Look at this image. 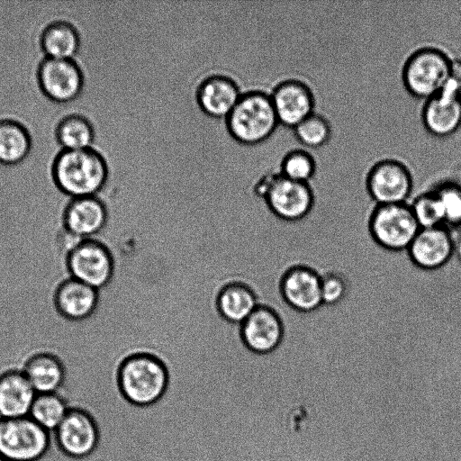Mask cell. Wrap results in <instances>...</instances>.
Wrapping results in <instances>:
<instances>
[{"instance_id":"cell-32","label":"cell","mask_w":461,"mask_h":461,"mask_svg":"<svg viewBox=\"0 0 461 461\" xmlns=\"http://www.w3.org/2000/svg\"><path fill=\"white\" fill-rule=\"evenodd\" d=\"M447 86L461 93V59H452Z\"/></svg>"},{"instance_id":"cell-33","label":"cell","mask_w":461,"mask_h":461,"mask_svg":"<svg viewBox=\"0 0 461 461\" xmlns=\"http://www.w3.org/2000/svg\"><path fill=\"white\" fill-rule=\"evenodd\" d=\"M450 231L454 240V256L461 262V229Z\"/></svg>"},{"instance_id":"cell-8","label":"cell","mask_w":461,"mask_h":461,"mask_svg":"<svg viewBox=\"0 0 461 461\" xmlns=\"http://www.w3.org/2000/svg\"><path fill=\"white\" fill-rule=\"evenodd\" d=\"M420 230L409 203L379 204L371 221V230L383 247L407 249Z\"/></svg>"},{"instance_id":"cell-25","label":"cell","mask_w":461,"mask_h":461,"mask_svg":"<svg viewBox=\"0 0 461 461\" xmlns=\"http://www.w3.org/2000/svg\"><path fill=\"white\" fill-rule=\"evenodd\" d=\"M218 306L225 319L242 324L257 309L258 303L255 294L249 288L233 284L221 292Z\"/></svg>"},{"instance_id":"cell-1","label":"cell","mask_w":461,"mask_h":461,"mask_svg":"<svg viewBox=\"0 0 461 461\" xmlns=\"http://www.w3.org/2000/svg\"><path fill=\"white\" fill-rule=\"evenodd\" d=\"M51 176L58 190L69 198L95 196L109 182V167L94 147L62 149L52 162Z\"/></svg>"},{"instance_id":"cell-23","label":"cell","mask_w":461,"mask_h":461,"mask_svg":"<svg viewBox=\"0 0 461 461\" xmlns=\"http://www.w3.org/2000/svg\"><path fill=\"white\" fill-rule=\"evenodd\" d=\"M32 149L28 129L13 119L0 120V164L15 166L23 162Z\"/></svg>"},{"instance_id":"cell-11","label":"cell","mask_w":461,"mask_h":461,"mask_svg":"<svg viewBox=\"0 0 461 461\" xmlns=\"http://www.w3.org/2000/svg\"><path fill=\"white\" fill-rule=\"evenodd\" d=\"M269 94L281 125L294 129L315 113L314 94L309 85L301 79H284Z\"/></svg>"},{"instance_id":"cell-22","label":"cell","mask_w":461,"mask_h":461,"mask_svg":"<svg viewBox=\"0 0 461 461\" xmlns=\"http://www.w3.org/2000/svg\"><path fill=\"white\" fill-rule=\"evenodd\" d=\"M40 45L46 58L74 59L79 50L80 35L73 23L57 20L43 29Z\"/></svg>"},{"instance_id":"cell-3","label":"cell","mask_w":461,"mask_h":461,"mask_svg":"<svg viewBox=\"0 0 461 461\" xmlns=\"http://www.w3.org/2000/svg\"><path fill=\"white\" fill-rule=\"evenodd\" d=\"M452 59L435 46H424L412 51L402 69L406 91L413 97L426 101L447 85Z\"/></svg>"},{"instance_id":"cell-34","label":"cell","mask_w":461,"mask_h":461,"mask_svg":"<svg viewBox=\"0 0 461 461\" xmlns=\"http://www.w3.org/2000/svg\"><path fill=\"white\" fill-rule=\"evenodd\" d=\"M0 461H6L3 456H0Z\"/></svg>"},{"instance_id":"cell-24","label":"cell","mask_w":461,"mask_h":461,"mask_svg":"<svg viewBox=\"0 0 461 461\" xmlns=\"http://www.w3.org/2000/svg\"><path fill=\"white\" fill-rule=\"evenodd\" d=\"M55 137L62 149H84L93 147L95 132L93 123L86 116L70 113L58 122Z\"/></svg>"},{"instance_id":"cell-15","label":"cell","mask_w":461,"mask_h":461,"mask_svg":"<svg viewBox=\"0 0 461 461\" xmlns=\"http://www.w3.org/2000/svg\"><path fill=\"white\" fill-rule=\"evenodd\" d=\"M107 220L102 199L95 196L70 198L64 212V227L73 237L84 240L98 234Z\"/></svg>"},{"instance_id":"cell-12","label":"cell","mask_w":461,"mask_h":461,"mask_svg":"<svg viewBox=\"0 0 461 461\" xmlns=\"http://www.w3.org/2000/svg\"><path fill=\"white\" fill-rule=\"evenodd\" d=\"M54 432L59 447L73 457L88 456L98 443L95 421L78 407L68 406L65 418Z\"/></svg>"},{"instance_id":"cell-30","label":"cell","mask_w":461,"mask_h":461,"mask_svg":"<svg viewBox=\"0 0 461 461\" xmlns=\"http://www.w3.org/2000/svg\"><path fill=\"white\" fill-rule=\"evenodd\" d=\"M316 167L315 158L309 151L294 149L282 158L279 173L294 181L311 183L316 174Z\"/></svg>"},{"instance_id":"cell-20","label":"cell","mask_w":461,"mask_h":461,"mask_svg":"<svg viewBox=\"0 0 461 461\" xmlns=\"http://www.w3.org/2000/svg\"><path fill=\"white\" fill-rule=\"evenodd\" d=\"M97 303L98 291L72 277L59 285L55 295L59 312L71 321H81L91 316Z\"/></svg>"},{"instance_id":"cell-6","label":"cell","mask_w":461,"mask_h":461,"mask_svg":"<svg viewBox=\"0 0 461 461\" xmlns=\"http://www.w3.org/2000/svg\"><path fill=\"white\" fill-rule=\"evenodd\" d=\"M51 431L30 416L0 418V456L6 461H36L48 450Z\"/></svg>"},{"instance_id":"cell-28","label":"cell","mask_w":461,"mask_h":461,"mask_svg":"<svg viewBox=\"0 0 461 461\" xmlns=\"http://www.w3.org/2000/svg\"><path fill=\"white\" fill-rule=\"evenodd\" d=\"M296 140L308 149L325 146L332 135L330 122L323 115L313 113L294 129Z\"/></svg>"},{"instance_id":"cell-21","label":"cell","mask_w":461,"mask_h":461,"mask_svg":"<svg viewBox=\"0 0 461 461\" xmlns=\"http://www.w3.org/2000/svg\"><path fill=\"white\" fill-rule=\"evenodd\" d=\"M23 372L37 393H58L65 381V368L50 353H39L25 364Z\"/></svg>"},{"instance_id":"cell-7","label":"cell","mask_w":461,"mask_h":461,"mask_svg":"<svg viewBox=\"0 0 461 461\" xmlns=\"http://www.w3.org/2000/svg\"><path fill=\"white\" fill-rule=\"evenodd\" d=\"M364 186L377 204L408 203L415 192L410 168L395 158L376 161L366 173Z\"/></svg>"},{"instance_id":"cell-31","label":"cell","mask_w":461,"mask_h":461,"mask_svg":"<svg viewBox=\"0 0 461 461\" xmlns=\"http://www.w3.org/2000/svg\"><path fill=\"white\" fill-rule=\"evenodd\" d=\"M321 300L326 305H334L341 302L347 293L344 280L338 275L330 274L321 276Z\"/></svg>"},{"instance_id":"cell-19","label":"cell","mask_w":461,"mask_h":461,"mask_svg":"<svg viewBox=\"0 0 461 461\" xmlns=\"http://www.w3.org/2000/svg\"><path fill=\"white\" fill-rule=\"evenodd\" d=\"M37 393L23 371H10L0 376V418L30 415Z\"/></svg>"},{"instance_id":"cell-26","label":"cell","mask_w":461,"mask_h":461,"mask_svg":"<svg viewBox=\"0 0 461 461\" xmlns=\"http://www.w3.org/2000/svg\"><path fill=\"white\" fill-rule=\"evenodd\" d=\"M68 410L66 400L59 393H37L31 408L30 417L48 431H54Z\"/></svg>"},{"instance_id":"cell-14","label":"cell","mask_w":461,"mask_h":461,"mask_svg":"<svg viewBox=\"0 0 461 461\" xmlns=\"http://www.w3.org/2000/svg\"><path fill=\"white\" fill-rule=\"evenodd\" d=\"M241 94L234 78L224 74H212L204 77L197 86L195 101L205 115L225 120Z\"/></svg>"},{"instance_id":"cell-17","label":"cell","mask_w":461,"mask_h":461,"mask_svg":"<svg viewBox=\"0 0 461 461\" xmlns=\"http://www.w3.org/2000/svg\"><path fill=\"white\" fill-rule=\"evenodd\" d=\"M321 278L313 270L298 267L291 269L282 282V293L286 302L301 312H311L321 303Z\"/></svg>"},{"instance_id":"cell-9","label":"cell","mask_w":461,"mask_h":461,"mask_svg":"<svg viewBox=\"0 0 461 461\" xmlns=\"http://www.w3.org/2000/svg\"><path fill=\"white\" fill-rule=\"evenodd\" d=\"M37 81L50 100L65 104L77 99L84 87V74L74 59L44 58L37 69Z\"/></svg>"},{"instance_id":"cell-4","label":"cell","mask_w":461,"mask_h":461,"mask_svg":"<svg viewBox=\"0 0 461 461\" xmlns=\"http://www.w3.org/2000/svg\"><path fill=\"white\" fill-rule=\"evenodd\" d=\"M256 194L263 196L279 218L295 221L306 216L313 206L314 190L311 183L289 179L269 173L253 182Z\"/></svg>"},{"instance_id":"cell-10","label":"cell","mask_w":461,"mask_h":461,"mask_svg":"<svg viewBox=\"0 0 461 461\" xmlns=\"http://www.w3.org/2000/svg\"><path fill=\"white\" fill-rule=\"evenodd\" d=\"M70 276L96 290L105 286L113 276V259L109 251L95 240L78 242L68 253Z\"/></svg>"},{"instance_id":"cell-5","label":"cell","mask_w":461,"mask_h":461,"mask_svg":"<svg viewBox=\"0 0 461 461\" xmlns=\"http://www.w3.org/2000/svg\"><path fill=\"white\" fill-rule=\"evenodd\" d=\"M120 386L123 395L140 406L150 405L164 393L167 374L156 358L138 355L126 360L120 370Z\"/></svg>"},{"instance_id":"cell-29","label":"cell","mask_w":461,"mask_h":461,"mask_svg":"<svg viewBox=\"0 0 461 461\" xmlns=\"http://www.w3.org/2000/svg\"><path fill=\"white\" fill-rule=\"evenodd\" d=\"M434 190L442 205L444 226L450 230L461 229V185L455 180L439 182L428 190Z\"/></svg>"},{"instance_id":"cell-13","label":"cell","mask_w":461,"mask_h":461,"mask_svg":"<svg viewBox=\"0 0 461 461\" xmlns=\"http://www.w3.org/2000/svg\"><path fill=\"white\" fill-rule=\"evenodd\" d=\"M421 121L425 130L432 136L446 138L461 126V93L449 86L424 101Z\"/></svg>"},{"instance_id":"cell-27","label":"cell","mask_w":461,"mask_h":461,"mask_svg":"<svg viewBox=\"0 0 461 461\" xmlns=\"http://www.w3.org/2000/svg\"><path fill=\"white\" fill-rule=\"evenodd\" d=\"M408 203L420 229L444 226L442 205L434 190L429 189L416 194Z\"/></svg>"},{"instance_id":"cell-16","label":"cell","mask_w":461,"mask_h":461,"mask_svg":"<svg viewBox=\"0 0 461 461\" xmlns=\"http://www.w3.org/2000/svg\"><path fill=\"white\" fill-rule=\"evenodd\" d=\"M408 250L419 267L426 269L439 268L454 256L453 235L444 226L420 229Z\"/></svg>"},{"instance_id":"cell-18","label":"cell","mask_w":461,"mask_h":461,"mask_svg":"<svg viewBox=\"0 0 461 461\" xmlns=\"http://www.w3.org/2000/svg\"><path fill=\"white\" fill-rule=\"evenodd\" d=\"M283 327L278 316L270 309L258 306L242 323L246 345L257 353H268L280 343Z\"/></svg>"},{"instance_id":"cell-2","label":"cell","mask_w":461,"mask_h":461,"mask_svg":"<svg viewBox=\"0 0 461 461\" xmlns=\"http://www.w3.org/2000/svg\"><path fill=\"white\" fill-rule=\"evenodd\" d=\"M270 94L252 89L242 92L225 118L230 135L244 145H256L270 138L279 125Z\"/></svg>"}]
</instances>
